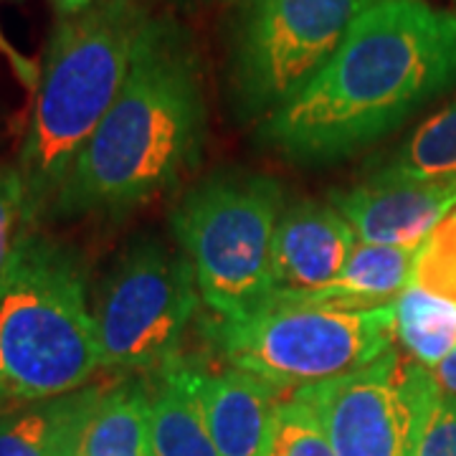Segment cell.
I'll use <instances>...</instances> for the list:
<instances>
[{"instance_id":"1","label":"cell","mask_w":456,"mask_h":456,"mask_svg":"<svg viewBox=\"0 0 456 456\" xmlns=\"http://www.w3.org/2000/svg\"><path fill=\"white\" fill-rule=\"evenodd\" d=\"M456 84V11L370 0L340 49L261 122L264 150L302 167L345 160L398 130Z\"/></svg>"},{"instance_id":"2","label":"cell","mask_w":456,"mask_h":456,"mask_svg":"<svg viewBox=\"0 0 456 456\" xmlns=\"http://www.w3.org/2000/svg\"><path fill=\"white\" fill-rule=\"evenodd\" d=\"M208 134L203 64L193 33L150 16L130 74L46 216H122L175 188L200 163Z\"/></svg>"},{"instance_id":"3","label":"cell","mask_w":456,"mask_h":456,"mask_svg":"<svg viewBox=\"0 0 456 456\" xmlns=\"http://www.w3.org/2000/svg\"><path fill=\"white\" fill-rule=\"evenodd\" d=\"M150 16L145 0H97L59 18L16 167L28 226L49 213L74 160L112 110Z\"/></svg>"},{"instance_id":"4","label":"cell","mask_w":456,"mask_h":456,"mask_svg":"<svg viewBox=\"0 0 456 456\" xmlns=\"http://www.w3.org/2000/svg\"><path fill=\"white\" fill-rule=\"evenodd\" d=\"M99 368L82 254L26 224L0 274V413L82 391Z\"/></svg>"},{"instance_id":"5","label":"cell","mask_w":456,"mask_h":456,"mask_svg":"<svg viewBox=\"0 0 456 456\" xmlns=\"http://www.w3.org/2000/svg\"><path fill=\"white\" fill-rule=\"evenodd\" d=\"M395 307L342 310L317 302L266 299L244 317H213V347L228 368L256 375L287 395L358 373L395 342Z\"/></svg>"},{"instance_id":"6","label":"cell","mask_w":456,"mask_h":456,"mask_svg":"<svg viewBox=\"0 0 456 456\" xmlns=\"http://www.w3.org/2000/svg\"><path fill=\"white\" fill-rule=\"evenodd\" d=\"M284 206L274 178L228 170L198 183L173 208L175 244L213 317H244L272 297V244Z\"/></svg>"},{"instance_id":"7","label":"cell","mask_w":456,"mask_h":456,"mask_svg":"<svg viewBox=\"0 0 456 456\" xmlns=\"http://www.w3.org/2000/svg\"><path fill=\"white\" fill-rule=\"evenodd\" d=\"M370 0H239L228 33V94L241 122L292 102L340 49Z\"/></svg>"},{"instance_id":"8","label":"cell","mask_w":456,"mask_h":456,"mask_svg":"<svg viewBox=\"0 0 456 456\" xmlns=\"http://www.w3.org/2000/svg\"><path fill=\"white\" fill-rule=\"evenodd\" d=\"M198 302L196 274L183 248L158 233L134 236L94 305L102 368L158 373L175 362Z\"/></svg>"},{"instance_id":"9","label":"cell","mask_w":456,"mask_h":456,"mask_svg":"<svg viewBox=\"0 0 456 456\" xmlns=\"http://www.w3.org/2000/svg\"><path fill=\"white\" fill-rule=\"evenodd\" d=\"M317 416L335 456H419L439 388L393 345L373 365L292 393Z\"/></svg>"},{"instance_id":"10","label":"cell","mask_w":456,"mask_h":456,"mask_svg":"<svg viewBox=\"0 0 456 456\" xmlns=\"http://www.w3.org/2000/svg\"><path fill=\"white\" fill-rule=\"evenodd\" d=\"M358 239L332 203L302 198L284 206L272 244L269 299H307L327 289L353 256Z\"/></svg>"},{"instance_id":"11","label":"cell","mask_w":456,"mask_h":456,"mask_svg":"<svg viewBox=\"0 0 456 456\" xmlns=\"http://www.w3.org/2000/svg\"><path fill=\"white\" fill-rule=\"evenodd\" d=\"M330 203L345 216L358 244L421 246L456 211V178H365L350 191H335Z\"/></svg>"},{"instance_id":"12","label":"cell","mask_w":456,"mask_h":456,"mask_svg":"<svg viewBox=\"0 0 456 456\" xmlns=\"http://www.w3.org/2000/svg\"><path fill=\"white\" fill-rule=\"evenodd\" d=\"M198 395L221 456H272L281 403L289 398L256 375L226 368L198 375Z\"/></svg>"},{"instance_id":"13","label":"cell","mask_w":456,"mask_h":456,"mask_svg":"<svg viewBox=\"0 0 456 456\" xmlns=\"http://www.w3.org/2000/svg\"><path fill=\"white\" fill-rule=\"evenodd\" d=\"M198 375L178 358L147 383L152 456H221L203 416Z\"/></svg>"},{"instance_id":"14","label":"cell","mask_w":456,"mask_h":456,"mask_svg":"<svg viewBox=\"0 0 456 456\" xmlns=\"http://www.w3.org/2000/svg\"><path fill=\"white\" fill-rule=\"evenodd\" d=\"M419 251L421 246L358 244L340 277L327 289L294 302H317L342 310L391 307L413 284Z\"/></svg>"},{"instance_id":"15","label":"cell","mask_w":456,"mask_h":456,"mask_svg":"<svg viewBox=\"0 0 456 456\" xmlns=\"http://www.w3.org/2000/svg\"><path fill=\"white\" fill-rule=\"evenodd\" d=\"M79 456H152L145 380L127 375L99 388L84 419Z\"/></svg>"},{"instance_id":"16","label":"cell","mask_w":456,"mask_h":456,"mask_svg":"<svg viewBox=\"0 0 456 456\" xmlns=\"http://www.w3.org/2000/svg\"><path fill=\"white\" fill-rule=\"evenodd\" d=\"M102 386L0 413V456H56L69 431L89 413Z\"/></svg>"},{"instance_id":"17","label":"cell","mask_w":456,"mask_h":456,"mask_svg":"<svg viewBox=\"0 0 456 456\" xmlns=\"http://www.w3.org/2000/svg\"><path fill=\"white\" fill-rule=\"evenodd\" d=\"M368 180H454L456 99L408 134L391 155L365 170Z\"/></svg>"},{"instance_id":"18","label":"cell","mask_w":456,"mask_h":456,"mask_svg":"<svg viewBox=\"0 0 456 456\" xmlns=\"http://www.w3.org/2000/svg\"><path fill=\"white\" fill-rule=\"evenodd\" d=\"M395 307V342L408 358L434 370L456 350V305L428 294L421 287H408Z\"/></svg>"},{"instance_id":"19","label":"cell","mask_w":456,"mask_h":456,"mask_svg":"<svg viewBox=\"0 0 456 456\" xmlns=\"http://www.w3.org/2000/svg\"><path fill=\"white\" fill-rule=\"evenodd\" d=\"M413 287L456 305V211L444 218L421 244Z\"/></svg>"},{"instance_id":"20","label":"cell","mask_w":456,"mask_h":456,"mask_svg":"<svg viewBox=\"0 0 456 456\" xmlns=\"http://www.w3.org/2000/svg\"><path fill=\"white\" fill-rule=\"evenodd\" d=\"M272 456H335L317 416L294 395L279 408Z\"/></svg>"},{"instance_id":"21","label":"cell","mask_w":456,"mask_h":456,"mask_svg":"<svg viewBox=\"0 0 456 456\" xmlns=\"http://www.w3.org/2000/svg\"><path fill=\"white\" fill-rule=\"evenodd\" d=\"M419 456H456V398L439 395L426 424Z\"/></svg>"},{"instance_id":"22","label":"cell","mask_w":456,"mask_h":456,"mask_svg":"<svg viewBox=\"0 0 456 456\" xmlns=\"http://www.w3.org/2000/svg\"><path fill=\"white\" fill-rule=\"evenodd\" d=\"M23 218V188L16 170L0 167V274L16 239V224Z\"/></svg>"},{"instance_id":"23","label":"cell","mask_w":456,"mask_h":456,"mask_svg":"<svg viewBox=\"0 0 456 456\" xmlns=\"http://www.w3.org/2000/svg\"><path fill=\"white\" fill-rule=\"evenodd\" d=\"M431 378H434L441 395L456 398V350L446 360H441L439 365L431 370Z\"/></svg>"},{"instance_id":"24","label":"cell","mask_w":456,"mask_h":456,"mask_svg":"<svg viewBox=\"0 0 456 456\" xmlns=\"http://www.w3.org/2000/svg\"><path fill=\"white\" fill-rule=\"evenodd\" d=\"M97 0H53V5H56V11H59V16H77V13H82L86 11L89 5H94Z\"/></svg>"},{"instance_id":"25","label":"cell","mask_w":456,"mask_h":456,"mask_svg":"<svg viewBox=\"0 0 456 456\" xmlns=\"http://www.w3.org/2000/svg\"><path fill=\"white\" fill-rule=\"evenodd\" d=\"M84 419H86V416H84ZM84 419L82 424H77L69 431V436L64 439V444H61V449H59V454L56 456H79V436H82Z\"/></svg>"},{"instance_id":"26","label":"cell","mask_w":456,"mask_h":456,"mask_svg":"<svg viewBox=\"0 0 456 456\" xmlns=\"http://www.w3.org/2000/svg\"><path fill=\"white\" fill-rule=\"evenodd\" d=\"M175 3H193V0H175Z\"/></svg>"},{"instance_id":"27","label":"cell","mask_w":456,"mask_h":456,"mask_svg":"<svg viewBox=\"0 0 456 456\" xmlns=\"http://www.w3.org/2000/svg\"><path fill=\"white\" fill-rule=\"evenodd\" d=\"M224 3H239V0H224Z\"/></svg>"},{"instance_id":"28","label":"cell","mask_w":456,"mask_h":456,"mask_svg":"<svg viewBox=\"0 0 456 456\" xmlns=\"http://www.w3.org/2000/svg\"><path fill=\"white\" fill-rule=\"evenodd\" d=\"M0 44H3V41H0Z\"/></svg>"},{"instance_id":"29","label":"cell","mask_w":456,"mask_h":456,"mask_svg":"<svg viewBox=\"0 0 456 456\" xmlns=\"http://www.w3.org/2000/svg\"><path fill=\"white\" fill-rule=\"evenodd\" d=\"M0 41H3V38H0Z\"/></svg>"}]
</instances>
